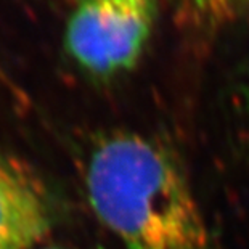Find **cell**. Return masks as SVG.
<instances>
[{"label": "cell", "mask_w": 249, "mask_h": 249, "mask_svg": "<svg viewBox=\"0 0 249 249\" xmlns=\"http://www.w3.org/2000/svg\"><path fill=\"white\" fill-rule=\"evenodd\" d=\"M180 18L190 29L215 34L240 17L246 0H177Z\"/></svg>", "instance_id": "277c9868"}, {"label": "cell", "mask_w": 249, "mask_h": 249, "mask_svg": "<svg viewBox=\"0 0 249 249\" xmlns=\"http://www.w3.org/2000/svg\"><path fill=\"white\" fill-rule=\"evenodd\" d=\"M158 18V0H77L65 47L82 71L109 79L134 70Z\"/></svg>", "instance_id": "7a4b0ae2"}, {"label": "cell", "mask_w": 249, "mask_h": 249, "mask_svg": "<svg viewBox=\"0 0 249 249\" xmlns=\"http://www.w3.org/2000/svg\"><path fill=\"white\" fill-rule=\"evenodd\" d=\"M40 249H76V248H68V246H49V248H40Z\"/></svg>", "instance_id": "8992f818"}, {"label": "cell", "mask_w": 249, "mask_h": 249, "mask_svg": "<svg viewBox=\"0 0 249 249\" xmlns=\"http://www.w3.org/2000/svg\"><path fill=\"white\" fill-rule=\"evenodd\" d=\"M87 195L125 249H214L176 156L134 132H113L90 148Z\"/></svg>", "instance_id": "6da1fadb"}, {"label": "cell", "mask_w": 249, "mask_h": 249, "mask_svg": "<svg viewBox=\"0 0 249 249\" xmlns=\"http://www.w3.org/2000/svg\"><path fill=\"white\" fill-rule=\"evenodd\" d=\"M52 229V206L33 172L0 155V249H36Z\"/></svg>", "instance_id": "3957f363"}, {"label": "cell", "mask_w": 249, "mask_h": 249, "mask_svg": "<svg viewBox=\"0 0 249 249\" xmlns=\"http://www.w3.org/2000/svg\"><path fill=\"white\" fill-rule=\"evenodd\" d=\"M245 105H246V116H248V123H249V81L246 86V95H245Z\"/></svg>", "instance_id": "5b68a950"}]
</instances>
